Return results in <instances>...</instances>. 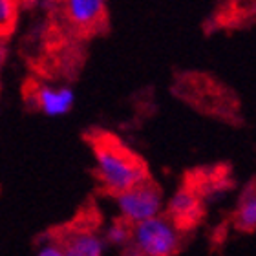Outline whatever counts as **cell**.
I'll list each match as a JSON object with an SVG mask.
<instances>
[{"instance_id":"4fadbf2b","label":"cell","mask_w":256,"mask_h":256,"mask_svg":"<svg viewBox=\"0 0 256 256\" xmlns=\"http://www.w3.org/2000/svg\"><path fill=\"white\" fill-rule=\"evenodd\" d=\"M2 60H4V38H0V66H2Z\"/></svg>"},{"instance_id":"3957f363","label":"cell","mask_w":256,"mask_h":256,"mask_svg":"<svg viewBox=\"0 0 256 256\" xmlns=\"http://www.w3.org/2000/svg\"><path fill=\"white\" fill-rule=\"evenodd\" d=\"M116 198L119 220L128 225H138L141 222L160 216L165 210V196L154 183L144 182L141 185L121 192Z\"/></svg>"},{"instance_id":"6da1fadb","label":"cell","mask_w":256,"mask_h":256,"mask_svg":"<svg viewBox=\"0 0 256 256\" xmlns=\"http://www.w3.org/2000/svg\"><path fill=\"white\" fill-rule=\"evenodd\" d=\"M94 158L97 180L114 196L148 182L143 163L112 138L97 139L94 143Z\"/></svg>"},{"instance_id":"7c38bea8","label":"cell","mask_w":256,"mask_h":256,"mask_svg":"<svg viewBox=\"0 0 256 256\" xmlns=\"http://www.w3.org/2000/svg\"><path fill=\"white\" fill-rule=\"evenodd\" d=\"M46 4L48 0H18V6H24V8H40Z\"/></svg>"},{"instance_id":"ba28073f","label":"cell","mask_w":256,"mask_h":256,"mask_svg":"<svg viewBox=\"0 0 256 256\" xmlns=\"http://www.w3.org/2000/svg\"><path fill=\"white\" fill-rule=\"evenodd\" d=\"M236 227L246 232H252L256 229V190L254 185H249L242 192L240 203L234 214Z\"/></svg>"},{"instance_id":"52a82bcc","label":"cell","mask_w":256,"mask_h":256,"mask_svg":"<svg viewBox=\"0 0 256 256\" xmlns=\"http://www.w3.org/2000/svg\"><path fill=\"white\" fill-rule=\"evenodd\" d=\"M64 256H104L106 244L92 229H75L60 240Z\"/></svg>"},{"instance_id":"30bf717a","label":"cell","mask_w":256,"mask_h":256,"mask_svg":"<svg viewBox=\"0 0 256 256\" xmlns=\"http://www.w3.org/2000/svg\"><path fill=\"white\" fill-rule=\"evenodd\" d=\"M18 10V0H0V38L8 37L15 30Z\"/></svg>"},{"instance_id":"9c48e42d","label":"cell","mask_w":256,"mask_h":256,"mask_svg":"<svg viewBox=\"0 0 256 256\" xmlns=\"http://www.w3.org/2000/svg\"><path fill=\"white\" fill-rule=\"evenodd\" d=\"M130 238H132V225H128L123 220H116L108 225L102 240L110 247H118V249H124L130 246Z\"/></svg>"},{"instance_id":"277c9868","label":"cell","mask_w":256,"mask_h":256,"mask_svg":"<svg viewBox=\"0 0 256 256\" xmlns=\"http://www.w3.org/2000/svg\"><path fill=\"white\" fill-rule=\"evenodd\" d=\"M33 102L44 116L62 118L74 108L75 92L68 84H40L33 92Z\"/></svg>"},{"instance_id":"7a4b0ae2","label":"cell","mask_w":256,"mask_h":256,"mask_svg":"<svg viewBox=\"0 0 256 256\" xmlns=\"http://www.w3.org/2000/svg\"><path fill=\"white\" fill-rule=\"evenodd\" d=\"M132 251L138 256H174L182 247V229L166 214L132 225Z\"/></svg>"},{"instance_id":"5b68a950","label":"cell","mask_w":256,"mask_h":256,"mask_svg":"<svg viewBox=\"0 0 256 256\" xmlns=\"http://www.w3.org/2000/svg\"><path fill=\"white\" fill-rule=\"evenodd\" d=\"M64 15L74 28L92 32L106 16V0H64Z\"/></svg>"},{"instance_id":"8fae6325","label":"cell","mask_w":256,"mask_h":256,"mask_svg":"<svg viewBox=\"0 0 256 256\" xmlns=\"http://www.w3.org/2000/svg\"><path fill=\"white\" fill-rule=\"evenodd\" d=\"M35 256H64L60 240H57V238L40 240V242H38V247H37V252H35Z\"/></svg>"},{"instance_id":"8992f818","label":"cell","mask_w":256,"mask_h":256,"mask_svg":"<svg viewBox=\"0 0 256 256\" xmlns=\"http://www.w3.org/2000/svg\"><path fill=\"white\" fill-rule=\"evenodd\" d=\"M163 214H166L180 229L190 227L202 216V202H200V196L188 187L178 188L168 198V202L165 203Z\"/></svg>"}]
</instances>
